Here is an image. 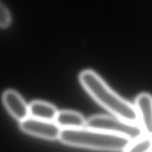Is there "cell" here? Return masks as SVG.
Here are the masks:
<instances>
[{
  "instance_id": "obj_2",
  "label": "cell",
  "mask_w": 152,
  "mask_h": 152,
  "mask_svg": "<svg viewBox=\"0 0 152 152\" xmlns=\"http://www.w3.org/2000/svg\"><path fill=\"white\" fill-rule=\"evenodd\" d=\"M59 140L71 146L102 151H124L132 140L126 137L96 129H62Z\"/></svg>"
},
{
  "instance_id": "obj_1",
  "label": "cell",
  "mask_w": 152,
  "mask_h": 152,
  "mask_svg": "<svg viewBox=\"0 0 152 152\" xmlns=\"http://www.w3.org/2000/svg\"><path fill=\"white\" fill-rule=\"evenodd\" d=\"M79 80L90 96L114 117L138 123L134 105L114 91L96 72L85 70L80 73Z\"/></svg>"
},
{
  "instance_id": "obj_11",
  "label": "cell",
  "mask_w": 152,
  "mask_h": 152,
  "mask_svg": "<svg viewBox=\"0 0 152 152\" xmlns=\"http://www.w3.org/2000/svg\"><path fill=\"white\" fill-rule=\"evenodd\" d=\"M151 152H152V151H151Z\"/></svg>"
},
{
  "instance_id": "obj_4",
  "label": "cell",
  "mask_w": 152,
  "mask_h": 152,
  "mask_svg": "<svg viewBox=\"0 0 152 152\" xmlns=\"http://www.w3.org/2000/svg\"><path fill=\"white\" fill-rule=\"evenodd\" d=\"M19 127L25 133L49 140H59L62 129L55 122L28 117L20 122Z\"/></svg>"
},
{
  "instance_id": "obj_3",
  "label": "cell",
  "mask_w": 152,
  "mask_h": 152,
  "mask_svg": "<svg viewBox=\"0 0 152 152\" xmlns=\"http://www.w3.org/2000/svg\"><path fill=\"white\" fill-rule=\"evenodd\" d=\"M86 128L126 137L132 141L145 136L138 123H131L111 116H93L86 122Z\"/></svg>"
},
{
  "instance_id": "obj_7",
  "label": "cell",
  "mask_w": 152,
  "mask_h": 152,
  "mask_svg": "<svg viewBox=\"0 0 152 152\" xmlns=\"http://www.w3.org/2000/svg\"><path fill=\"white\" fill-rule=\"evenodd\" d=\"M87 120L80 113L73 111H59L55 123L62 129H80L86 128Z\"/></svg>"
},
{
  "instance_id": "obj_10",
  "label": "cell",
  "mask_w": 152,
  "mask_h": 152,
  "mask_svg": "<svg viewBox=\"0 0 152 152\" xmlns=\"http://www.w3.org/2000/svg\"><path fill=\"white\" fill-rule=\"evenodd\" d=\"M11 22V16L7 7L0 1V28H7Z\"/></svg>"
},
{
  "instance_id": "obj_5",
  "label": "cell",
  "mask_w": 152,
  "mask_h": 152,
  "mask_svg": "<svg viewBox=\"0 0 152 152\" xmlns=\"http://www.w3.org/2000/svg\"><path fill=\"white\" fill-rule=\"evenodd\" d=\"M135 110L138 124L145 136L152 137V96L149 94H140L135 99Z\"/></svg>"
},
{
  "instance_id": "obj_6",
  "label": "cell",
  "mask_w": 152,
  "mask_h": 152,
  "mask_svg": "<svg viewBox=\"0 0 152 152\" xmlns=\"http://www.w3.org/2000/svg\"><path fill=\"white\" fill-rule=\"evenodd\" d=\"M2 101L8 112L16 120L22 122L29 117V105L16 91H6L3 94Z\"/></svg>"
},
{
  "instance_id": "obj_8",
  "label": "cell",
  "mask_w": 152,
  "mask_h": 152,
  "mask_svg": "<svg viewBox=\"0 0 152 152\" xmlns=\"http://www.w3.org/2000/svg\"><path fill=\"white\" fill-rule=\"evenodd\" d=\"M58 110L49 102L34 101L29 105V117L45 121L55 122Z\"/></svg>"
},
{
  "instance_id": "obj_9",
  "label": "cell",
  "mask_w": 152,
  "mask_h": 152,
  "mask_svg": "<svg viewBox=\"0 0 152 152\" xmlns=\"http://www.w3.org/2000/svg\"><path fill=\"white\" fill-rule=\"evenodd\" d=\"M124 152H151L152 137L144 136L136 140L132 141Z\"/></svg>"
}]
</instances>
